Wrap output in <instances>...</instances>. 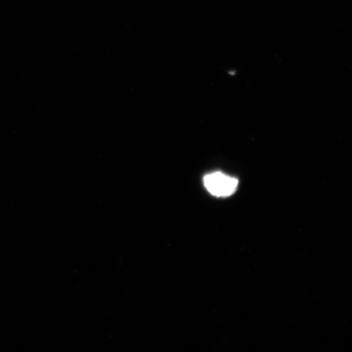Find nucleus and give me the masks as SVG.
I'll return each instance as SVG.
<instances>
[{
    "label": "nucleus",
    "mask_w": 352,
    "mask_h": 352,
    "mask_svg": "<svg viewBox=\"0 0 352 352\" xmlns=\"http://www.w3.org/2000/svg\"><path fill=\"white\" fill-rule=\"evenodd\" d=\"M204 182L210 195L215 197L231 196L239 186V180L219 171L206 175Z\"/></svg>",
    "instance_id": "1"
}]
</instances>
